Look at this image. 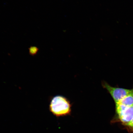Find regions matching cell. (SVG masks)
Here are the masks:
<instances>
[{"instance_id": "cell-1", "label": "cell", "mask_w": 133, "mask_h": 133, "mask_svg": "<svg viewBox=\"0 0 133 133\" xmlns=\"http://www.w3.org/2000/svg\"><path fill=\"white\" fill-rule=\"evenodd\" d=\"M71 103L67 98L61 95L54 96L49 105L50 111L54 115L60 117L69 115L71 111Z\"/></svg>"}, {"instance_id": "cell-2", "label": "cell", "mask_w": 133, "mask_h": 133, "mask_svg": "<svg viewBox=\"0 0 133 133\" xmlns=\"http://www.w3.org/2000/svg\"><path fill=\"white\" fill-rule=\"evenodd\" d=\"M116 104V115L112 123L119 122L124 126L129 124L133 119V106L127 107L122 105Z\"/></svg>"}, {"instance_id": "cell-3", "label": "cell", "mask_w": 133, "mask_h": 133, "mask_svg": "<svg viewBox=\"0 0 133 133\" xmlns=\"http://www.w3.org/2000/svg\"><path fill=\"white\" fill-rule=\"evenodd\" d=\"M102 87L107 90L110 94L115 104L117 103L126 96L133 93V88L129 89L123 88L113 87L104 81L102 82Z\"/></svg>"}, {"instance_id": "cell-4", "label": "cell", "mask_w": 133, "mask_h": 133, "mask_svg": "<svg viewBox=\"0 0 133 133\" xmlns=\"http://www.w3.org/2000/svg\"><path fill=\"white\" fill-rule=\"evenodd\" d=\"M115 104L122 105L127 107L133 106V93L126 96L117 103Z\"/></svg>"}, {"instance_id": "cell-5", "label": "cell", "mask_w": 133, "mask_h": 133, "mask_svg": "<svg viewBox=\"0 0 133 133\" xmlns=\"http://www.w3.org/2000/svg\"><path fill=\"white\" fill-rule=\"evenodd\" d=\"M124 127L129 133H133V119L130 122Z\"/></svg>"}, {"instance_id": "cell-6", "label": "cell", "mask_w": 133, "mask_h": 133, "mask_svg": "<svg viewBox=\"0 0 133 133\" xmlns=\"http://www.w3.org/2000/svg\"><path fill=\"white\" fill-rule=\"evenodd\" d=\"M29 50L30 54L34 56L37 54L39 49L35 46H31L29 48Z\"/></svg>"}]
</instances>
